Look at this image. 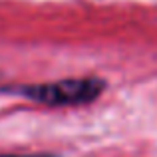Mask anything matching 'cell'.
<instances>
[{
	"label": "cell",
	"instance_id": "cell-1",
	"mask_svg": "<svg viewBox=\"0 0 157 157\" xmlns=\"http://www.w3.org/2000/svg\"><path fill=\"white\" fill-rule=\"evenodd\" d=\"M105 82L100 78H68V80L46 82V84H28V86H12L6 92L32 100L36 104H44L50 107H70V105H86L101 96Z\"/></svg>",
	"mask_w": 157,
	"mask_h": 157
},
{
	"label": "cell",
	"instance_id": "cell-2",
	"mask_svg": "<svg viewBox=\"0 0 157 157\" xmlns=\"http://www.w3.org/2000/svg\"><path fill=\"white\" fill-rule=\"evenodd\" d=\"M0 157H56L52 153H4Z\"/></svg>",
	"mask_w": 157,
	"mask_h": 157
}]
</instances>
